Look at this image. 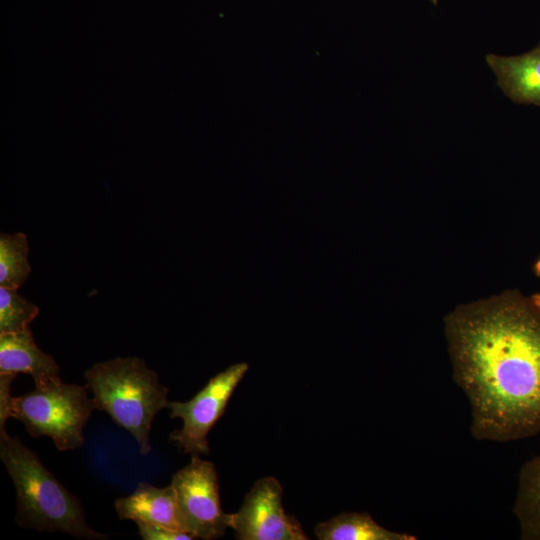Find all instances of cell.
<instances>
[{
	"mask_svg": "<svg viewBox=\"0 0 540 540\" xmlns=\"http://www.w3.org/2000/svg\"><path fill=\"white\" fill-rule=\"evenodd\" d=\"M453 379L471 407V435L507 442L540 432V293L510 289L444 318Z\"/></svg>",
	"mask_w": 540,
	"mask_h": 540,
	"instance_id": "obj_1",
	"label": "cell"
},
{
	"mask_svg": "<svg viewBox=\"0 0 540 540\" xmlns=\"http://www.w3.org/2000/svg\"><path fill=\"white\" fill-rule=\"evenodd\" d=\"M0 458L17 493L16 521L41 532L60 531L81 539H107L86 522L80 500L18 438L0 432Z\"/></svg>",
	"mask_w": 540,
	"mask_h": 540,
	"instance_id": "obj_2",
	"label": "cell"
},
{
	"mask_svg": "<svg viewBox=\"0 0 540 540\" xmlns=\"http://www.w3.org/2000/svg\"><path fill=\"white\" fill-rule=\"evenodd\" d=\"M84 376L95 408L108 413L134 437L140 454L148 455L153 421L169 402L157 373L141 358L117 357L95 363Z\"/></svg>",
	"mask_w": 540,
	"mask_h": 540,
	"instance_id": "obj_3",
	"label": "cell"
},
{
	"mask_svg": "<svg viewBox=\"0 0 540 540\" xmlns=\"http://www.w3.org/2000/svg\"><path fill=\"white\" fill-rule=\"evenodd\" d=\"M88 387L64 383L57 377L35 390L13 397L10 417L34 437H50L59 451L81 448L84 427L95 408Z\"/></svg>",
	"mask_w": 540,
	"mask_h": 540,
	"instance_id": "obj_4",
	"label": "cell"
},
{
	"mask_svg": "<svg viewBox=\"0 0 540 540\" xmlns=\"http://www.w3.org/2000/svg\"><path fill=\"white\" fill-rule=\"evenodd\" d=\"M185 532L194 538L217 539L229 528V515L220 502L215 465L192 455L191 461L177 471L171 481Z\"/></svg>",
	"mask_w": 540,
	"mask_h": 540,
	"instance_id": "obj_5",
	"label": "cell"
},
{
	"mask_svg": "<svg viewBox=\"0 0 540 540\" xmlns=\"http://www.w3.org/2000/svg\"><path fill=\"white\" fill-rule=\"evenodd\" d=\"M247 370V363L233 364L212 377L192 399L185 402L169 401L166 408L170 410V417L183 421L182 428L170 434V441L175 442L184 453L207 455V435L224 414Z\"/></svg>",
	"mask_w": 540,
	"mask_h": 540,
	"instance_id": "obj_6",
	"label": "cell"
},
{
	"mask_svg": "<svg viewBox=\"0 0 540 540\" xmlns=\"http://www.w3.org/2000/svg\"><path fill=\"white\" fill-rule=\"evenodd\" d=\"M282 486L274 477L257 480L236 513L229 515V528L238 540H306L300 523L282 506Z\"/></svg>",
	"mask_w": 540,
	"mask_h": 540,
	"instance_id": "obj_7",
	"label": "cell"
},
{
	"mask_svg": "<svg viewBox=\"0 0 540 540\" xmlns=\"http://www.w3.org/2000/svg\"><path fill=\"white\" fill-rule=\"evenodd\" d=\"M486 62L510 100L540 107V43L518 56L487 54Z\"/></svg>",
	"mask_w": 540,
	"mask_h": 540,
	"instance_id": "obj_8",
	"label": "cell"
},
{
	"mask_svg": "<svg viewBox=\"0 0 540 540\" xmlns=\"http://www.w3.org/2000/svg\"><path fill=\"white\" fill-rule=\"evenodd\" d=\"M59 371L53 356L36 345L29 326L0 333V373L29 374L37 387L59 377Z\"/></svg>",
	"mask_w": 540,
	"mask_h": 540,
	"instance_id": "obj_9",
	"label": "cell"
},
{
	"mask_svg": "<svg viewBox=\"0 0 540 540\" xmlns=\"http://www.w3.org/2000/svg\"><path fill=\"white\" fill-rule=\"evenodd\" d=\"M114 507L122 520L143 521L185 532L171 484L159 488L147 482H139L136 490L117 499Z\"/></svg>",
	"mask_w": 540,
	"mask_h": 540,
	"instance_id": "obj_10",
	"label": "cell"
},
{
	"mask_svg": "<svg viewBox=\"0 0 540 540\" xmlns=\"http://www.w3.org/2000/svg\"><path fill=\"white\" fill-rule=\"evenodd\" d=\"M320 540H414L415 535L388 530L368 513L343 512L314 529Z\"/></svg>",
	"mask_w": 540,
	"mask_h": 540,
	"instance_id": "obj_11",
	"label": "cell"
},
{
	"mask_svg": "<svg viewBox=\"0 0 540 540\" xmlns=\"http://www.w3.org/2000/svg\"><path fill=\"white\" fill-rule=\"evenodd\" d=\"M513 512L520 526V538L540 540V454L520 469Z\"/></svg>",
	"mask_w": 540,
	"mask_h": 540,
	"instance_id": "obj_12",
	"label": "cell"
},
{
	"mask_svg": "<svg viewBox=\"0 0 540 540\" xmlns=\"http://www.w3.org/2000/svg\"><path fill=\"white\" fill-rule=\"evenodd\" d=\"M28 241L22 232L0 235V286L18 289L28 278Z\"/></svg>",
	"mask_w": 540,
	"mask_h": 540,
	"instance_id": "obj_13",
	"label": "cell"
},
{
	"mask_svg": "<svg viewBox=\"0 0 540 540\" xmlns=\"http://www.w3.org/2000/svg\"><path fill=\"white\" fill-rule=\"evenodd\" d=\"M38 313L39 308L19 295L17 289L0 286V333L25 329Z\"/></svg>",
	"mask_w": 540,
	"mask_h": 540,
	"instance_id": "obj_14",
	"label": "cell"
},
{
	"mask_svg": "<svg viewBox=\"0 0 540 540\" xmlns=\"http://www.w3.org/2000/svg\"><path fill=\"white\" fill-rule=\"evenodd\" d=\"M138 531L144 540H191L195 539L191 534L169 529L164 526L151 524L143 521L136 522Z\"/></svg>",
	"mask_w": 540,
	"mask_h": 540,
	"instance_id": "obj_15",
	"label": "cell"
},
{
	"mask_svg": "<svg viewBox=\"0 0 540 540\" xmlns=\"http://www.w3.org/2000/svg\"><path fill=\"white\" fill-rule=\"evenodd\" d=\"M17 374L0 373V432L5 430L6 420L10 417L13 396L11 385Z\"/></svg>",
	"mask_w": 540,
	"mask_h": 540,
	"instance_id": "obj_16",
	"label": "cell"
},
{
	"mask_svg": "<svg viewBox=\"0 0 540 540\" xmlns=\"http://www.w3.org/2000/svg\"><path fill=\"white\" fill-rule=\"evenodd\" d=\"M533 270H534L536 276L540 279V256L535 261L534 266H533Z\"/></svg>",
	"mask_w": 540,
	"mask_h": 540,
	"instance_id": "obj_17",
	"label": "cell"
},
{
	"mask_svg": "<svg viewBox=\"0 0 540 540\" xmlns=\"http://www.w3.org/2000/svg\"><path fill=\"white\" fill-rule=\"evenodd\" d=\"M429 1L432 2L434 5L438 3V0H429Z\"/></svg>",
	"mask_w": 540,
	"mask_h": 540,
	"instance_id": "obj_18",
	"label": "cell"
}]
</instances>
